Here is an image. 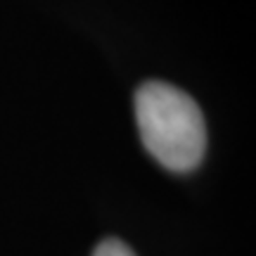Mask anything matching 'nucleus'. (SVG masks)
<instances>
[{"label": "nucleus", "mask_w": 256, "mask_h": 256, "mask_svg": "<svg viewBox=\"0 0 256 256\" xmlns=\"http://www.w3.org/2000/svg\"><path fill=\"white\" fill-rule=\"evenodd\" d=\"M136 121L142 145L159 164L188 174L206 150V126L200 104L164 81H147L136 92Z\"/></svg>", "instance_id": "f257e3e1"}, {"label": "nucleus", "mask_w": 256, "mask_h": 256, "mask_svg": "<svg viewBox=\"0 0 256 256\" xmlns=\"http://www.w3.org/2000/svg\"><path fill=\"white\" fill-rule=\"evenodd\" d=\"M92 256H136L133 254V249L128 247V244H124L121 240H102L100 244L95 247V252H92Z\"/></svg>", "instance_id": "f03ea898"}]
</instances>
